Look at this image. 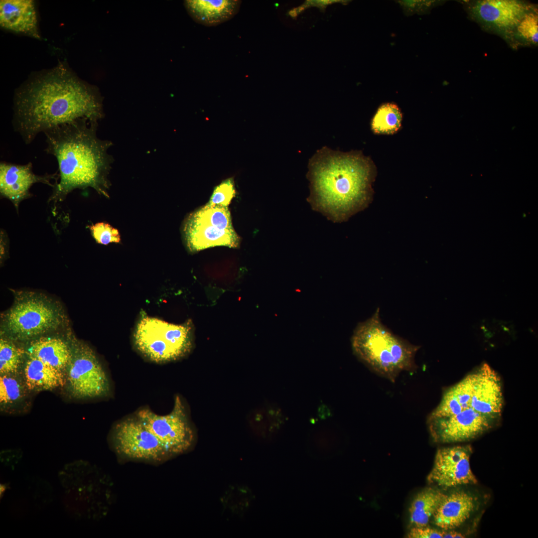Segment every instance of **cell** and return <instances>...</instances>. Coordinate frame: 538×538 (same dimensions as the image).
<instances>
[{"label": "cell", "mask_w": 538, "mask_h": 538, "mask_svg": "<svg viewBox=\"0 0 538 538\" xmlns=\"http://www.w3.org/2000/svg\"><path fill=\"white\" fill-rule=\"evenodd\" d=\"M308 166L310 194L307 200L314 210L341 222L367 207L376 168L361 151L343 152L323 146Z\"/></svg>", "instance_id": "3957f363"}, {"label": "cell", "mask_w": 538, "mask_h": 538, "mask_svg": "<svg viewBox=\"0 0 538 538\" xmlns=\"http://www.w3.org/2000/svg\"><path fill=\"white\" fill-rule=\"evenodd\" d=\"M27 354L65 372L71 359L72 350L60 338L42 337L31 342Z\"/></svg>", "instance_id": "d6986e66"}, {"label": "cell", "mask_w": 538, "mask_h": 538, "mask_svg": "<svg viewBox=\"0 0 538 538\" xmlns=\"http://www.w3.org/2000/svg\"><path fill=\"white\" fill-rule=\"evenodd\" d=\"M477 499L471 494L459 491L446 495L433 518V523L444 531L461 526L477 508Z\"/></svg>", "instance_id": "9a60e30c"}, {"label": "cell", "mask_w": 538, "mask_h": 538, "mask_svg": "<svg viewBox=\"0 0 538 538\" xmlns=\"http://www.w3.org/2000/svg\"><path fill=\"white\" fill-rule=\"evenodd\" d=\"M288 13L291 17H292L293 18L296 17L298 15V13H297L295 8L290 10L289 11Z\"/></svg>", "instance_id": "f546056e"}, {"label": "cell", "mask_w": 538, "mask_h": 538, "mask_svg": "<svg viewBox=\"0 0 538 538\" xmlns=\"http://www.w3.org/2000/svg\"><path fill=\"white\" fill-rule=\"evenodd\" d=\"M23 378L29 392L52 390L66 383L64 372L29 356L23 367Z\"/></svg>", "instance_id": "ac0fdd59"}, {"label": "cell", "mask_w": 538, "mask_h": 538, "mask_svg": "<svg viewBox=\"0 0 538 538\" xmlns=\"http://www.w3.org/2000/svg\"><path fill=\"white\" fill-rule=\"evenodd\" d=\"M135 416L156 437L170 456L185 452L194 443V432L185 406L178 396L168 414L159 415L143 408L137 411Z\"/></svg>", "instance_id": "ba28073f"}, {"label": "cell", "mask_w": 538, "mask_h": 538, "mask_svg": "<svg viewBox=\"0 0 538 538\" xmlns=\"http://www.w3.org/2000/svg\"><path fill=\"white\" fill-rule=\"evenodd\" d=\"M503 405L501 378L483 364L445 391L428 418L431 436L442 443L473 439L496 425Z\"/></svg>", "instance_id": "7a4b0ae2"}, {"label": "cell", "mask_w": 538, "mask_h": 538, "mask_svg": "<svg viewBox=\"0 0 538 538\" xmlns=\"http://www.w3.org/2000/svg\"><path fill=\"white\" fill-rule=\"evenodd\" d=\"M356 356L378 374L394 382L404 371L416 368L415 356L419 346L396 334L381 319L380 308L356 326L351 338Z\"/></svg>", "instance_id": "5b68a950"}, {"label": "cell", "mask_w": 538, "mask_h": 538, "mask_svg": "<svg viewBox=\"0 0 538 538\" xmlns=\"http://www.w3.org/2000/svg\"><path fill=\"white\" fill-rule=\"evenodd\" d=\"M0 24L4 29L40 38L33 0H0Z\"/></svg>", "instance_id": "2e32d148"}, {"label": "cell", "mask_w": 538, "mask_h": 538, "mask_svg": "<svg viewBox=\"0 0 538 538\" xmlns=\"http://www.w3.org/2000/svg\"><path fill=\"white\" fill-rule=\"evenodd\" d=\"M23 349L17 347L8 340H0V375L18 374L23 356Z\"/></svg>", "instance_id": "cb8c5ba5"}, {"label": "cell", "mask_w": 538, "mask_h": 538, "mask_svg": "<svg viewBox=\"0 0 538 538\" xmlns=\"http://www.w3.org/2000/svg\"><path fill=\"white\" fill-rule=\"evenodd\" d=\"M61 320L58 309L49 301L28 296L13 304L6 315L5 324L12 337L26 340L55 329Z\"/></svg>", "instance_id": "30bf717a"}, {"label": "cell", "mask_w": 538, "mask_h": 538, "mask_svg": "<svg viewBox=\"0 0 538 538\" xmlns=\"http://www.w3.org/2000/svg\"><path fill=\"white\" fill-rule=\"evenodd\" d=\"M472 452L469 445L439 449L433 467L428 475V481L443 488L477 483L470 465Z\"/></svg>", "instance_id": "4fadbf2b"}, {"label": "cell", "mask_w": 538, "mask_h": 538, "mask_svg": "<svg viewBox=\"0 0 538 538\" xmlns=\"http://www.w3.org/2000/svg\"><path fill=\"white\" fill-rule=\"evenodd\" d=\"M511 41L527 45L538 43V14L533 7L523 16L513 31Z\"/></svg>", "instance_id": "603a6c76"}, {"label": "cell", "mask_w": 538, "mask_h": 538, "mask_svg": "<svg viewBox=\"0 0 538 538\" xmlns=\"http://www.w3.org/2000/svg\"><path fill=\"white\" fill-rule=\"evenodd\" d=\"M343 1L338 0H307L305 4L307 6L313 5L318 7H325L326 5L335 2Z\"/></svg>", "instance_id": "83f0119b"}, {"label": "cell", "mask_w": 538, "mask_h": 538, "mask_svg": "<svg viewBox=\"0 0 538 538\" xmlns=\"http://www.w3.org/2000/svg\"><path fill=\"white\" fill-rule=\"evenodd\" d=\"M235 194L234 179L232 178H228L215 187L206 205L210 206L228 207Z\"/></svg>", "instance_id": "d4e9b609"}, {"label": "cell", "mask_w": 538, "mask_h": 538, "mask_svg": "<svg viewBox=\"0 0 538 538\" xmlns=\"http://www.w3.org/2000/svg\"><path fill=\"white\" fill-rule=\"evenodd\" d=\"M445 531H442L425 527H414L407 535L410 538H444Z\"/></svg>", "instance_id": "4316f807"}, {"label": "cell", "mask_w": 538, "mask_h": 538, "mask_svg": "<svg viewBox=\"0 0 538 538\" xmlns=\"http://www.w3.org/2000/svg\"><path fill=\"white\" fill-rule=\"evenodd\" d=\"M446 495L432 488L418 493L409 509L410 524L415 527L427 526Z\"/></svg>", "instance_id": "ffe728a7"}, {"label": "cell", "mask_w": 538, "mask_h": 538, "mask_svg": "<svg viewBox=\"0 0 538 538\" xmlns=\"http://www.w3.org/2000/svg\"><path fill=\"white\" fill-rule=\"evenodd\" d=\"M464 536L461 533H458L455 531H450L448 532L445 531V535L444 538H464Z\"/></svg>", "instance_id": "f1b7e54d"}, {"label": "cell", "mask_w": 538, "mask_h": 538, "mask_svg": "<svg viewBox=\"0 0 538 538\" xmlns=\"http://www.w3.org/2000/svg\"><path fill=\"white\" fill-rule=\"evenodd\" d=\"M238 0H185L184 6L194 21L207 26H216L233 18L239 11Z\"/></svg>", "instance_id": "e0dca14e"}, {"label": "cell", "mask_w": 538, "mask_h": 538, "mask_svg": "<svg viewBox=\"0 0 538 538\" xmlns=\"http://www.w3.org/2000/svg\"><path fill=\"white\" fill-rule=\"evenodd\" d=\"M533 6L518 0H481L468 6L471 17L485 28L511 40L514 30Z\"/></svg>", "instance_id": "7c38bea8"}, {"label": "cell", "mask_w": 538, "mask_h": 538, "mask_svg": "<svg viewBox=\"0 0 538 538\" xmlns=\"http://www.w3.org/2000/svg\"><path fill=\"white\" fill-rule=\"evenodd\" d=\"M191 323L180 325L142 315L134 334L137 350L149 360L162 363L178 360L192 347Z\"/></svg>", "instance_id": "8992f818"}, {"label": "cell", "mask_w": 538, "mask_h": 538, "mask_svg": "<svg viewBox=\"0 0 538 538\" xmlns=\"http://www.w3.org/2000/svg\"><path fill=\"white\" fill-rule=\"evenodd\" d=\"M183 233L187 248L193 252L216 246L236 248L240 243L228 207L206 204L187 217Z\"/></svg>", "instance_id": "52a82bcc"}, {"label": "cell", "mask_w": 538, "mask_h": 538, "mask_svg": "<svg viewBox=\"0 0 538 538\" xmlns=\"http://www.w3.org/2000/svg\"><path fill=\"white\" fill-rule=\"evenodd\" d=\"M90 229L93 238L99 244L107 245L111 243H118L121 241L119 231L108 223H97L90 226Z\"/></svg>", "instance_id": "484cf974"}, {"label": "cell", "mask_w": 538, "mask_h": 538, "mask_svg": "<svg viewBox=\"0 0 538 538\" xmlns=\"http://www.w3.org/2000/svg\"><path fill=\"white\" fill-rule=\"evenodd\" d=\"M112 440L116 451L130 459L158 461L170 456L135 416L124 419L114 426Z\"/></svg>", "instance_id": "8fae6325"}, {"label": "cell", "mask_w": 538, "mask_h": 538, "mask_svg": "<svg viewBox=\"0 0 538 538\" xmlns=\"http://www.w3.org/2000/svg\"><path fill=\"white\" fill-rule=\"evenodd\" d=\"M58 179L57 172L42 175L34 174L30 162L24 165L3 161L0 163V195L9 199L16 210L22 201L31 196L30 189L33 184L42 183L53 187L50 181Z\"/></svg>", "instance_id": "5bb4252c"}, {"label": "cell", "mask_w": 538, "mask_h": 538, "mask_svg": "<svg viewBox=\"0 0 538 538\" xmlns=\"http://www.w3.org/2000/svg\"><path fill=\"white\" fill-rule=\"evenodd\" d=\"M104 117L98 89L61 65L17 91L12 124L28 144L39 133L61 125L81 119L98 122Z\"/></svg>", "instance_id": "6da1fadb"}, {"label": "cell", "mask_w": 538, "mask_h": 538, "mask_svg": "<svg viewBox=\"0 0 538 538\" xmlns=\"http://www.w3.org/2000/svg\"><path fill=\"white\" fill-rule=\"evenodd\" d=\"M29 392L24 379L18 374L0 376V405L1 410H8L19 405Z\"/></svg>", "instance_id": "44dd1931"}, {"label": "cell", "mask_w": 538, "mask_h": 538, "mask_svg": "<svg viewBox=\"0 0 538 538\" xmlns=\"http://www.w3.org/2000/svg\"><path fill=\"white\" fill-rule=\"evenodd\" d=\"M98 122L81 119L47 131L45 150L58 164L59 181L49 201H61L75 189L90 187L108 197L107 176L114 162L108 151L111 141L97 135Z\"/></svg>", "instance_id": "277c9868"}, {"label": "cell", "mask_w": 538, "mask_h": 538, "mask_svg": "<svg viewBox=\"0 0 538 538\" xmlns=\"http://www.w3.org/2000/svg\"><path fill=\"white\" fill-rule=\"evenodd\" d=\"M71 350V359L65 371L66 384L71 396L78 399L109 396L110 383L94 351L83 343Z\"/></svg>", "instance_id": "9c48e42d"}, {"label": "cell", "mask_w": 538, "mask_h": 538, "mask_svg": "<svg viewBox=\"0 0 538 538\" xmlns=\"http://www.w3.org/2000/svg\"><path fill=\"white\" fill-rule=\"evenodd\" d=\"M402 113L394 103H388L381 105L372 121V129L377 134H393L400 128Z\"/></svg>", "instance_id": "7402d4cb"}]
</instances>
